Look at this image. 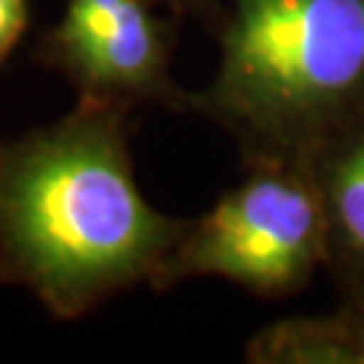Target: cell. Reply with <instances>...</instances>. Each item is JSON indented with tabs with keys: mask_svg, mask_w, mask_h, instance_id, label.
Here are the masks:
<instances>
[{
	"mask_svg": "<svg viewBox=\"0 0 364 364\" xmlns=\"http://www.w3.org/2000/svg\"><path fill=\"white\" fill-rule=\"evenodd\" d=\"M130 111L78 100L49 127L0 141V281L76 318L135 284L165 289L186 221L144 200Z\"/></svg>",
	"mask_w": 364,
	"mask_h": 364,
	"instance_id": "obj_1",
	"label": "cell"
},
{
	"mask_svg": "<svg viewBox=\"0 0 364 364\" xmlns=\"http://www.w3.org/2000/svg\"><path fill=\"white\" fill-rule=\"evenodd\" d=\"M208 90L183 108L251 165H302L364 114V0H230Z\"/></svg>",
	"mask_w": 364,
	"mask_h": 364,
	"instance_id": "obj_2",
	"label": "cell"
},
{
	"mask_svg": "<svg viewBox=\"0 0 364 364\" xmlns=\"http://www.w3.org/2000/svg\"><path fill=\"white\" fill-rule=\"evenodd\" d=\"M326 262V221L311 170L251 165L200 219L186 221L165 289L213 275L259 297H289Z\"/></svg>",
	"mask_w": 364,
	"mask_h": 364,
	"instance_id": "obj_3",
	"label": "cell"
},
{
	"mask_svg": "<svg viewBox=\"0 0 364 364\" xmlns=\"http://www.w3.org/2000/svg\"><path fill=\"white\" fill-rule=\"evenodd\" d=\"M159 0H65V14L38 41L36 60L76 87L78 100L181 111L186 92L170 76L178 14Z\"/></svg>",
	"mask_w": 364,
	"mask_h": 364,
	"instance_id": "obj_4",
	"label": "cell"
},
{
	"mask_svg": "<svg viewBox=\"0 0 364 364\" xmlns=\"http://www.w3.org/2000/svg\"><path fill=\"white\" fill-rule=\"evenodd\" d=\"M326 221V262L346 302L364 305V114L308 162Z\"/></svg>",
	"mask_w": 364,
	"mask_h": 364,
	"instance_id": "obj_5",
	"label": "cell"
},
{
	"mask_svg": "<svg viewBox=\"0 0 364 364\" xmlns=\"http://www.w3.org/2000/svg\"><path fill=\"white\" fill-rule=\"evenodd\" d=\"M246 359L259 364H364V305L346 302L332 316L264 326L248 343Z\"/></svg>",
	"mask_w": 364,
	"mask_h": 364,
	"instance_id": "obj_6",
	"label": "cell"
},
{
	"mask_svg": "<svg viewBox=\"0 0 364 364\" xmlns=\"http://www.w3.org/2000/svg\"><path fill=\"white\" fill-rule=\"evenodd\" d=\"M27 0H0V65L11 57L27 30Z\"/></svg>",
	"mask_w": 364,
	"mask_h": 364,
	"instance_id": "obj_7",
	"label": "cell"
},
{
	"mask_svg": "<svg viewBox=\"0 0 364 364\" xmlns=\"http://www.w3.org/2000/svg\"><path fill=\"white\" fill-rule=\"evenodd\" d=\"M162 3H168L170 11H176L178 16H183V14L197 16L208 30H216L221 25V16H224L221 0H162Z\"/></svg>",
	"mask_w": 364,
	"mask_h": 364,
	"instance_id": "obj_8",
	"label": "cell"
}]
</instances>
